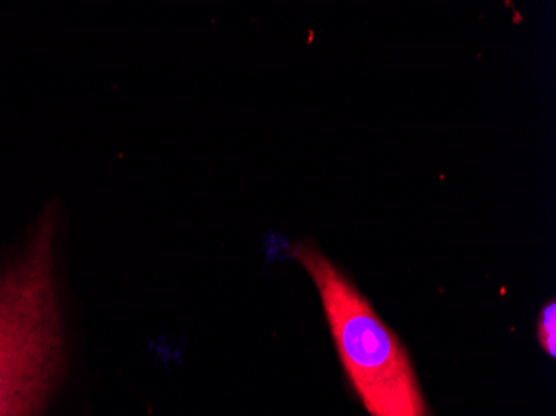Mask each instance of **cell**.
Listing matches in <instances>:
<instances>
[{
	"mask_svg": "<svg viewBox=\"0 0 556 416\" xmlns=\"http://www.w3.org/2000/svg\"><path fill=\"white\" fill-rule=\"evenodd\" d=\"M292 256L314 280L340 363L370 416H432L407 350L364 293L315 243H293Z\"/></svg>",
	"mask_w": 556,
	"mask_h": 416,
	"instance_id": "cell-2",
	"label": "cell"
},
{
	"mask_svg": "<svg viewBox=\"0 0 556 416\" xmlns=\"http://www.w3.org/2000/svg\"><path fill=\"white\" fill-rule=\"evenodd\" d=\"M539 340L540 345L549 356L556 355V303L553 300L540 312Z\"/></svg>",
	"mask_w": 556,
	"mask_h": 416,
	"instance_id": "cell-3",
	"label": "cell"
},
{
	"mask_svg": "<svg viewBox=\"0 0 556 416\" xmlns=\"http://www.w3.org/2000/svg\"><path fill=\"white\" fill-rule=\"evenodd\" d=\"M54 209L0 277V416H39L64 360L54 280Z\"/></svg>",
	"mask_w": 556,
	"mask_h": 416,
	"instance_id": "cell-1",
	"label": "cell"
}]
</instances>
